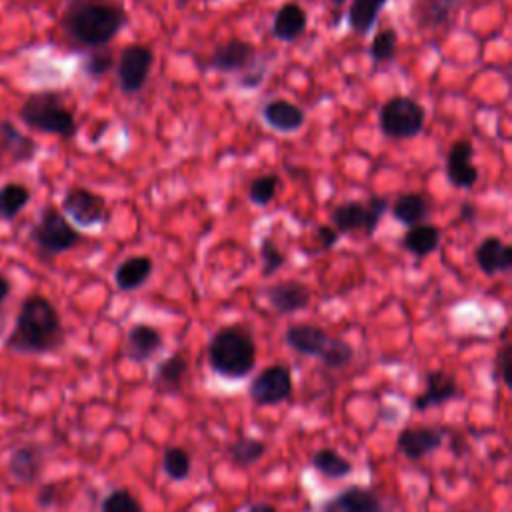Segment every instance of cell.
Returning a JSON list of instances; mask_svg holds the SVG:
<instances>
[{
  "mask_svg": "<svg viewBox=\"0 0 512 512\" xmlns=\"http://www.w3.org/2000/svg\"><path fill=\"white\" fill-rule=\"evenodd\" d=\"M280 188V176L278 174H262L250 182L248 188V200L256 206H268Z\"/></svg>",
  "mask_w": 512,
  "mask_h": 512,
  "instance_id": "cell-34",
  "label": "cell"
},
{
  "mask_svg": "<svg viewBox=\"0 0 512 512\" xmlns=\"http://www.w3.org/2000/svg\"><path fill=\"white\" fill-rule=\"evenodd\" d=\"M392 216L396 222L410 228V226L422 224L430 216V204L418 192H404L394 200Z\"/></svg>",
  "mask_w": 512,
  "mask_h": 512,
  "instance_id": "cell-25",
  "label": "cell"
},
{
  "mask_svg": "<svg viewBox=\"0 0 512 512\" xmlns=\"http://www.w3.org/2000/svg\"><path fill=\"white\" fill-rule=\"evenodd\" d=\"M262 118L272 130H276L280 134L298 132L306 122L304 110L286 98L268 100L262 108Z\"/></svg>",
  "mask_w": 512,
  "mask_h": 512,
  "instance_id": "cell-19",
  "label": "cell"
},
{
  "mask_svg": "<svg viewBox=\"0 0 512 512\" xmlns=\"http://www.w3.org/2000/svg\"><path fill=\"white\" fill-rule=\"evenodd\" d=\"M82 2H106V0H82Z\"/></svg>",
  "mask_w": 512,
  "mask_h": 512,
  "instance_id": "cell-48",
  "label": "cell"
},
{
  "mask_svg": "<svg viewBox=\"0 0 512 512\" xmlns=\"http://www.w3.org/2000/svg\"><path fill=\"white\" fill-rule=\"evenodd\" d=\"M474 260H476V266L486 276L508 272L512 268V246L498 236H486L474 248Z\"/></svg>",
  "mask_w": 512,
  "mask_h": 512,
  "instance_id": "cell-18",
  "label": "cell"
},
{
  "mask_svg": "<svg viewBox=\"0 0 512 512\" xmlns=\"http://www.w3.org/2000/svg\"><path fill=\"white\" fill-rule=\"evenodd\" d=\"M270 306L278 312V314H294L300 312L304 308H308L310 304V290L306 284H302L300 280H282L276 282L272 286H268L264 290Z\"/></svg>",
  "mask_w": 512,
  "mask_h": 512,
  "instance_id": "cell-16",
  "label": "cell"
},
{
  "mask_svg": "<svg viewBox=\"0 0 512 512\" xmlns=\"http://www.w3.org/2000/svg\"><path fill=\"white\" fill-rule=\"evenodd\" d=\"M264 74H266V66H264V64L256 66V62H254L248 70H244V72H242V76H240L238 84H240L244 90H252V88H256V86H260V84H262Z\"/></svg>",
  "mask_w": 512,
  "mask_h": 512,
  "instance_id": "cell-41",
  "label": "cell"
},
{
  "mask_svg": "<svg viewBox=\"0 0 512 512\" xmlns=\"http://www.w3.org/2000/svg\"><path fill=\"white\" fill-rule=\"evenodd\" d=\"M446 434L438 426H408L398 434L396 450L408 460H422L442 446Z\"/></svg>",
  "mask_w": 512,
  "mask_h": 512,
  "instance_id": "cell-11",
  "label": "cell"
},
{
  "mask_svg": "<svg viewBox=\"0 0 512 512\" xmlns=\"http://www.w3.org/2000/svg\"><path fill=\"white\" fill-rule=\"evenodd\" d=\"M330 336L322 326L316 324H292L284 332V342L298 354L322 360L332 344Z\"/></svg>",
  "mask_w": 512,
  "mask_h": 512,
  "instance_id": "cell-12",
  "label": "cell"
},
{
  "mask_svg": "<svg viewBox=\"0 0 512 512\" xmlns=\"http://www.w3.org/2000/svg\"><path fill=\"white\" fill-rule=\"evenodd\" d=\"M164 346L162 334L144 322L134 324L128 334H126V344H124V356L132 362H148L156 352H160Z\"/></svg>",
  "mask_w": 512,
  "mask_h": 512,
  "instance_id": "cell-17",
  "label": "cell"
},
{
  "mask_svg": "<svg viewBox=\"0 0 512 512\" xmlns=\"http://www.w3.org/2000/svg\"><path fill=\"white\" fill-rule=\"evenodd\" d=\"M476 214H478V208H476L474 204H470V202H464V204L460 206V218H462V220H466V222H472V220L476 218Z\"/></svg>",
  "mask_w": 512,
  "mask_h": 512,
  "instance_id": "cell-44",
  "label": "cell"
},
{
  "mask_svg": "<svg viewBox=\"0 0 512 512\" xmlns=\"http://www.w3.org/2000/svg\"><path fill=\"white\" fill-rule=\"evenodd\" d=\"M56 498H58V486L56 484H42L40 490H38L36 502L42 508H50V506L56 504Z\"/></svg>",
  "mask_w": 512,
  "mask_h": 512,
  "instance_id": "cell-43",
  "label": "cell"
},
{
  "mask_svg": "<svg viewBox=\"0 0 512 512\" xmlns=\"http://www.w3.org/2000/svg\"><path fill=\"white\" fill-rule=\"evenodd\" d=\"M440 244V228L436 224H416L410 226L402 238V246L416 258H424L432 254Z\"/></svg>",
  "mask_w": 512,
  "mask_h": 512,
  "instance_id": "cell-26",
  "label": "cell"
},
{
  "mask_svg": "<svg viewBox=\"0 0 512 512\" xmlns=\"http://www.w3.org/2000/svg\"><path fill=\"white\" fill-rule=\"evenodd\" d=\"M510 356H512V348L508 342H504L494 358V378L506 388L512 386L510 384Z\"/></svg>",
  "mask_w": 512,
  "mask_h": 512,
  "instance_id": "cell-40",
  "label": "cell"
},
{
  "mask_svg": "<svg viewBox=\"0 0 512 512\" xmlns=\"http://www.w3.org/2000/svg\"><path fill=\"white\" fill-rule=\"evenodd\" d=\"M330 220H332V228H336L338 234L352 232V230H364V222H366L364 204L362 202L338 204L332 210Z\"/></svg>",
  "mask_w": 512,
  "mask_h": 512,
  "instance_id": "cell-32",
  "label": "cell"
},
{
  "mask_svg": "<svg viewBox=\"0 0 512 512\" xmlns=\"http://www.w3.org/2000/svg\"><path fill=\"white\" fill-rule=\"evenodd\" d=\"M426 122L424 106L410 96H394L386 100L378 112V126L384 136L396 140L416 138Z\"/></svg>",
  "mask_w": 512,
  "mask_h": 512,
  "instance_id": "cell-6",
  "label": "cell"
},
{
  "mask_svg": "<svg viewBox=\"0 0 512 512\" xmlns=\"http://www.w3.org/2000/svg\"><path fill=\"white\" fill-rule=\"evenodd\" d=\"M114 68V56L110 50L106 48H98L94 52H90L86 58H84V64H82V70L88 78L92 80H100L104 78L110 70Z\"/></svg>",
  "mask_w": 512,
  "mask_h": 512,
  "instance_id": "cell-37",
  "label": "cell"
},
{
  "mask_svg": "<svg viewBox=\"0 0 512 512\" xmlns=\"http://www.w3.org/2000/svg\"><path fill=\"white\" fill-rule=\"evenodd\" d=\"M186 374H188L186 356L180 352H174L156 364L152 374V384L162 394H176L182 390Z\"/></svg>",
  "mask_w": 512,
  "mask_h": 512,
  "instance_id": "cell-22",
  "label": "cell"
},
{
  "mask_svg": "<svg viewBox=\"0 0 512 512\" xmlns=\"http://www.w3.org/2000/svg\"><path fill=\"white\" fill-rule=\"evenodd\" d=\"M316 236L320 240V248L322 250H330L338 240H340V234L336 228L332 226H318L316 228Z\"/></svg>",
  "mask_w": 512,
  "mask_h": 512,
  "instance_id": "cell-42",
  "label": "cell"
},
{
  "mask_svg": "<svg viewBox=\"0 0 512 512\" xmlns=\"http://www.w3.org/2000/svg\"><path fill=\"white\" fill-rule=\"evenodd\" d=\"M0 150L10 158V162L26 164L36 158L38 144L34 138L20 132L12 120L2 118L0 120Z\"/></svg>",
  "mask_w": 512,
  "mask_h": 512,
  "instance_id": "cell-20",
  "label": "cell"
},
{
  "mask_svg": "<svg viewBox=\"0 0 512 512\" xmlns=\"http://www.w3.org/2000/svg\"><path fill=\"white\" fill-rule=\"evenodd\" d=\"M330 2H332V4H336V6H340V4H344L346 0H330Z\"/></svg>",
  "mask_w": 512,
  "mask_h": 512,
  "instance_id": "cell-47",
  "label": "cell"
},
{
  "mask_svg": "<svg viewBox=\"0 0 512 512\" xmlns=\"http://www.w3.org/2000/svg\"><path fill=\"white\" fill-rule=\"evenodd\" d=\"M460 396V388L456 378L446 370H430L426 372L424 390L412 400V408L424 412L428 408L442 406Z\"/></svg>",
  "mask_w": 512,
  "mask_h": 512,
  "instance_id": "cell-14",
  "label": "cell"
},
{
  "mask_svg": "<svg viewBox=\"0 0 512 512\" xmlns=\"http://www.w3.org/2000/svg\"><path fill=\"white\" fill-rule=\"evenodd\" d=\"M462 512H468V510H462Z\"/></svg>",
  "mask_w": 512,
  "mask_h": 512,
  "instance_id": "cell-49",
  "label": "cell"
},
{
  "mask_svg": "<svg viewBox=\"0 0 512 512\" xmlns=\"http://www.w3.org/2000/svg\"><path fill=\"white\" fill-rule=\"evenodd\" d=\"M256 48L252 42L232 38L228 42H222L214 48V52L208 56L204 68L214 70V72H244L256 62Z\"/></svg>",
  "mask_w": 512,
  "mask_h": 512,
  "instance_id": "cell-10",
  "label": "cell"
},
{
  "mask_svg": "<svg viewBox=\"0 0 512 512\" xmlns=\"http://www.w3.org/2000/svg\"><path fill=\"white\" fill-rule=\"evenodd\" d=\"M126 22L128 16L124 8L108 2L74 0L62 16V28L68 38L74 44L92 50L108 46Z\"/></svg>",
  "mask_w": 512,
  "mask_h": 512,
  "instance_id": "cell-2",
  "label": "cell"
},
{
  "mask_svg": "<svg viewBox=\"0 0 512 512\" xmlns=\"http://www.w3.org/2000/svg\"><path fill=\"white\" fill-rule=\"evenodd\" d=\"M62 214L80 228L100 226L110 218L106 200L100 194L82 186H74L64 194Z\"/></svg>",
  "mask_w": 512,
  "mask_h": 512,
  "instance_id": "cell-8",
  "label": "cell"
},
{
  "mask_svg": "<svg viewBox=\"0 0 512 512\" xmlns=\"http://www.w3.org/2000/svg\"><path fill=\"white\" fill-rule=\"evenodd\" d=\"M246 512H278L272 504H266V502H256V504H252Z\"/></svg>",
  "mask_w": 512,
  "mask_h": 512,
  "instance_id": "cell-45",
  "label": "cell"
},
{
  "mask_svg": "<svg viewBox=\"0 0 512 512\" xmlns=\"http://www.w3.org/2000/svg\"><path fill=\"white\" fill-rule=\"evenodd\" d=\"M388 208V200L384 196H370L368 202L364 204V212H366V222H364V234L366 236H372L374 230L378 228V222L380 218L384 216Z\"/></svg>",
  "mask_w": 512,
  "mask_h": 512,
  "instance_id": "cell-39",
  "label": "cell"
},
{
  "mask_svg": "<svg viewBox=\"0 0 512 512\" xmlns=\"http://www.w3.org/2000/svg\"><path fill=\"white\" fill-rule=\"evenodd\" d=\"M154 64V52L144 44H130L126 46L116 64V78L118 86L124 94H138L142 92L148 74Z\"/></svg>",
  "mask_w": 512,
  "mask_h": 512,
  "instance_id": "cell-9",
  "label": "cell"
},
{
  "mask_svg": "<svg viewBox=\"0 0 512 512\" xmlns=\"http://www.w3.org/2000/svg\"><path fill=\"white\" fill-rule=\"evenodd\" d=\"M322 512H384V506L370 488L352 484L326 500Z\"/></svg>",
  "mask_w": 512,
  "mask_h": 512,
  "instance_id": "cell-15",
  "label": "cell"
},
{
  "mask_svg": "<svg viewBox=\"0 0 512 512\" xmlns=\"http://www.w3.org/2000/svg\"><path fill=\"white\" fill-rule=\"evenodd\" d=\"M8 294H10V280L6 276H0V306L8 298Z\"/></svg>",
  "mask_w": 512,
  "mask_h": 512,
  "instance_id": "cell-46",
  "label": "cell"
},
{
  "mask_svg": "<svg viewBox=\"0 0 512 512\" xmlns=\"http://www.w3.org/2000/svg\"><path fill=\"white\" fill-rule=\"evenodd\" d=\"M30 188L22 182H6L0 188V218L14 220L30 202Z\"/></svg>",
  "mask_w": 512,
  "mask_h": 512,
  "instance_id": "cell-31",
  "label": "cell"
},
{
  "mask_svg": "<svg viewBox=\"0 0 512 512\" xmlns=\"http://www.w3.org/2000/svg\"><path fill=\"white\" fill-rule=\"evenodd\" d=\"M260 258H262V276H266V278L276 274L286 262L284 252L276 246V242L270 236L262 238V242H260Z\"/></svg>",
  "mask_w": 512,
  "mask_h": 512,
  "instance_id": "cell-38",
  "label": "cell"
},
{
  "mask_svg": "<svg viewBox=\"0 0 512 512\" xmlns=\"http://www.w3.org/2000/svg\"><path fill=\"white\" fill-rule=\"evenodd\" d=\"M44 464V454L34 444H24L12 450L8 458V474L20 484H32Z\"/></svg>",
  "mask_w": 512,
  "mask_h": 512,
  "instance_id": "cell-23",
  "label": "cell"
},
{
  "mask_svg": "<svg viewBox=\"0 0 512 512\" xmlns=\"http://www.w3.org/2000/svg\"><path fill=\"white\" fill-rule=\"evenodd\" d=\"M30 240L42 254L56 256L72 250L80 240V232L56 206H44L36 224L30 228Z\"/></svg>",
  "mask_w": 512,
  "mask_h": 512,
  "instance_id": "cell-5",
  "label": "cell"
},
{
  "mask_svg": "<svg viewBox=\"0 0 512 512\" xmlns=\"http://www.w3.org/2000/svg\"><path fill=\"white\" fill-rule=\"evenodd\" d=\"M310 464L316 472H320L324 478H330V480H340L352 472V462L332 448L316 450Z\"/></svg>",
  "mask_w": 512,
  "mask_h": 512,
  "instance_id": "cell-29",
  "label": "cell"
},
{
  "mask_svg": "<svg viewBox=\"0 0 512 512\" xmlns=\"http://www.w3.org/2000/svg\"><path fill=\"white\" fill-rule=\"evenodd\" d=\"M248 396L256 406H278L292 396V370L286 364L262 368L248 384Z\"/></svg>",
  "mask_w": 512,
  "mask_h": 512,
  "instance_id": "cell-7",
  "label": "cell"
},
{
  "mask_svg": "<svg viewBox=\"0 0 512 512\" xmlns=\"http://www.w3.org/2000/svg\"><path fill=\"white\" fill-rule=\"evenodd\" d=\"M152 270H154V262L150 256H144V254L128 256L116 266L114 282H116L118 290L132 292L148 282Z\"/></svg>",
  "mask_w": 512,
  "mask_h": 512,
  "instance_id": "cell-24",
  "label": "cell"
},
{
  "mask_svg": "<svg viewBox=\"0 0 512 512\" xmlns=\"http://www.w3.org/2000/svg\"><path fill=\"white\" fill-rule=\"evenodd\" d=\"M162 470L170 480H186L192 470L190 454L182 446H168L162 454Z\"/></svg>",
  "mask_w": 512,
  "mask_h": 512,
  "instance_id": "cell-33",
  "label": "cell"
},
{
  "mask_svg": "<svg viewBox=\"0 0 512 512\" xmlns=\"http://www.w3.org/2000/svg\"><path fill=\"white\" fill-rule=\"evenodd\" d=\"M64 344V326L56 306L40 294L22 300L4 346L16 354H48Z\"/></svg>",
  "mask_w": 512,
  "mask_h": 512,
  "instance_id": "cell-1",
  "label": "cell"
},
{
  "mask_svg": "<svg viewBox=\"0 0 512 512\" xmlns=\"http://www.w3.org/2000/svg\"><path fill=\"white\" fill-rule=\"evenodd\" d=\"M100 512H144V508L128 488H114L102 498Z\"/></svg>",
  "mask_w": 512,
  "mask_h": 512,
  "instance_id": "cell-35",
  "label": "cell"
},
{
  "mask_svg": "<svg viewBox=\"0 0 512 512\" xmlns=\"http://www.w3.org/2000/svg\"><path fill=\"white\" fill-rule=\"evenodd\" d=\"M388 0H352V6L348 10V26L358 36H366Z\"/></svg>",
  "mask_w": 512,
  "mask_h": 512,
  "instance_id": "cell-27",
  "label": "cell"
},
{
  "mask_svg": "<svg viewBox=\"0 0 512 512\" xmlns=\"http://www.w3.org/2000/svg\"><path fill=\"white\" fill-rule=\"evenodd\" d=\"M206 358L214 374L240 380L254 370L256 342L244 326H222L212 334Z\"/></svg>",
  "mask_w": 512,
  "mask_h": 512,
  "instance_id": "cell-3",
  "label": "cell"
},
{
  "mask_svg": "<svg viewBox=\"0 0 512 512\" xmlns=\"http://www.w3.org/2000/svg\"><path fill=\"white\" fill-rule=\"evenodd\" d=\"M20 120L42 134H54L60 138H74L78 132V124L74 112L64 106L62 96L52 90L34 92L24 98L18 110Z\"/></svg>",
  "mask_w": 512,
  "mask_h": 512,
  "instance_id": "cell-4",
  "label": "cell"
},
{
  "mask_svg": "<svg viewBox=\"0 0 512 512\" xmlns=\"http://www.w3.org/2000/svg\"><path fill=\"white\" fill-rule=\"evenodd\" d=\"M474 146L468 138L456 140L446 154V176L454 188L468 190L478 182V168L472 164Z\"/></svg>",
  "mask_w": 512,
  "mask_h": 512,
  "instance_id": "cell-13",
  "label": "cell"
},
{
  "mask_svg": "<svg viewBox=\"0 0 512 512\" xmlns=\"http://www.w3.org/2000/svg\"><path fill=\"white\" fill-rule=\"evenodd\" d=\"M266 444L254 436H246L240 434L230 446H228V458L232 460V464L240 466V468H248L252 464H256L258 460L264 458L266 454Z\"/></svg>",
  "mask_w": 512,
  "mask_h": 512,
  "instance_id": "cell-30",
  "label": "cell"
},
{
  "mask_svg": "<svg viewBox=\"0 0 512 512\" xmlns=\"http://www.w3.org/2000/svg\"><path fill=\"white\" fill-rule=\"evenodd\" d=\"M398 48V34L392 28L380 30L370 44V56L374 62H390L396 56Z\"/></svg>",
  "mask_w": 512,
  "mask_h": 512,
  "instance_id": "cell-36",
  "label": "cell"
},
{
  "mask_svg": "<svg viewBox=\"0 0 512 512\" xmlns=\"http://www.w3.org/2000/svg\"><path fill=\"white\" fill-rule=\"evenodd\" d=\"M458 2L460 0H416L412 12L422 28H438L448 22Z\"/></svg>",
  "mask_w": 512,
  "mask_h": 512,
  "instance_id": "cell-28",
  "label": "cell"
},
{
  "mask_svg": "<svg viewBox=\"0 0 512 512\" xmlns=\"http://www.w3.org/2000/svg\"><path fill=\"white\" fill-rule=\"evenodd\" d=\"M308 28V14L298 2H284L272 20V36L280 42L298 40Z\"/></svg>",
  "mask_w": 512,
  "mask_h": 512,
  "instance_id": "cell-21",
  "label": "cell"
}]
</instances>
